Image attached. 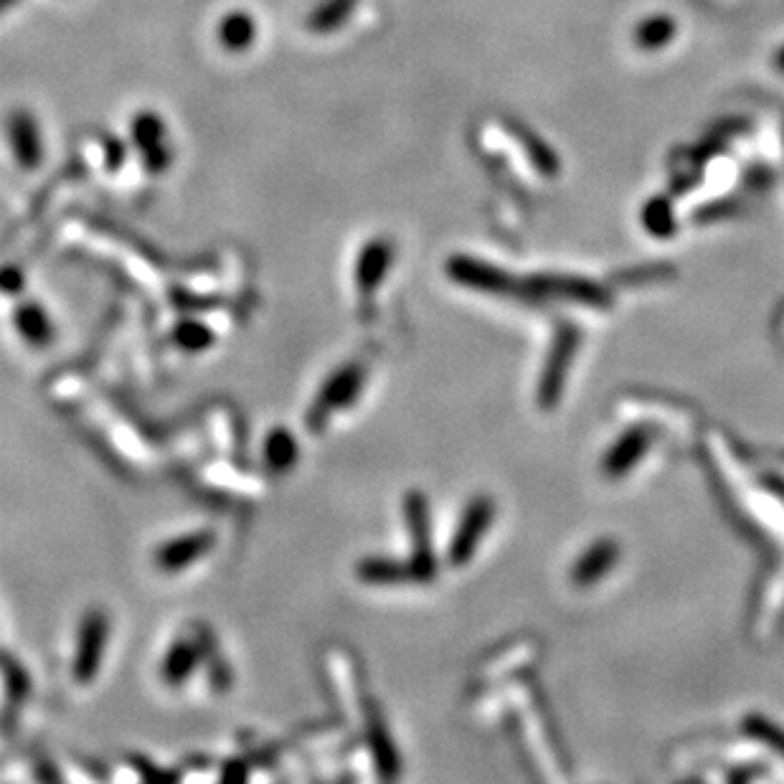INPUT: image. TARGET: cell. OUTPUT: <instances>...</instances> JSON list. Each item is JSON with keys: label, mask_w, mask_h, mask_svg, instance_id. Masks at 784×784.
<instances>
[{"label": "cell", "mask_w": 784, "mask_h": 784, "mask_svg": "<svg viewBox=\"0 0 784 784\" xmlns=\"http://www.w3.org/2000/svg\"><path fill=\"white\" fill-rule=\"evenodd\" d=\"M107 640H110V620H107L105 612L92 609L84 615L82 627H79L77 655H74V678L79 683H89L102 668Z\"/></svg>", "instance_id": "cell-1"}, {"label": "cell", "mask_w": 784, "mask_h": 784, "mask_svg": "<svg viewBox=\"0 0 784 784\" xmlns=\"http://www.w3.org/2000/svg\"><path fill=\"white\" fill-rule=\"evenodd\" d=\"M361 386H363L361 366L351 363V366L346 368H338V371L328 379V384L323 386V391H320L313 412H310V424H313V427H320V422L325 424V419H328L330 414L351 406L353 399L358 396V391H361Z\"/></svg>", "instance_id": "cell-2"}, {"label": "cell", "mask_w": 784, "mask_h": 784, "mask_svg": "<svg viewBox=\"0 0 784 784\" xmlns=\"http://www.w3.org/2000/svg\"><path fill=\"white\" fill-rule=\"evenodd\" d=\"M406 518H409V531L414 538L412 554V574L417 579H432L434 574V554H432V533H429V508L427 498L412 493L406 498Z\"/></svg>", "instance_id": "cell-3"}, {"label": "cell", "mask_w": 784, "mask_h": 784, "mask_svg": "<svg viewBox=\"0 0 784 784\" xmlns=\"http://www.w3.org/2000/svg\"><path fill=\"white\" fill-rule=\"evenodd\" d=\"M495 516V505L490 498H475L470 503V508L465 510L462 516L460 528L455 531V538H452L450 546V559L452 564H465L477 549V541L483 536L485 531L490 528Z\"/></svg>", "instance_id": "cell-4"}, {"label": "cell", "mask_w": 784, "mask_h": 784, "mask_svg": "<svg viewBox=\"0 0 784 784\" xmlns=\"http://www.w3.org/2000/svg\"><path fill=\"white\" fill-rule=\"evenodd\" d=\"M216 536L211 531H196L188 536L173 538L165 546H160L155 554V564L163 571H181L186 566H191L193 561L209 554L214 549Z\"/></svg>", "instance_id": "cell-5"}, {"label": "cell", "mask_w": 784, "mask_h": 784, "mask_svg": "<svg viewBox=\"0 0 784 784\" xmlns=\"http://www.w3.org/2000/svg\"><path fill=\"white\" fill-rule=\"evenodd\" d=\"M8 138L23 168H36L41 163V135L39 127L28 112H16L8 122Z\"/></svg>", "instance_id": "cell-6"}, {"label": "cell", "mask_w": 784, "mask_h": 784, "mask_svg": "<svg viewBox=\"0 0 784 784\" xmlns=\"http://www.w3.org/2000/svg\"><path fill=\"white\" fill-rule=\"evenodd\" d=\"M394 259V249L389 242H371L361 252L356 262V285L361 292H373L381 285Z\"/></svg>", "instance_id": "cell-7"}, {"label": "cell", "mask_w": 784, "mask_h": 784, "mask_svg": "<svg viewBox=\"0 0 784 784\" xmlns=\"http://www.w3.org/2000/svg\"><path fill=\"white\" fill-rule=\"evenodd\" d=\"M576 348V333L574 330H566V333L559 335L556 340L554 353H551V361L546 363V371H543V381H541V404H554L556 396L561 391V381H564V373L569 368L571 353Z\"/></svg>", "instance_id": "cell-8"}, {"label": "cell", "mask_w": 784, "mask_h": 784, "mask_svg": "<svg viewBox=\"0 0 784 784\" xmlns=\"http://www.w3.org/2000/svg\"><path fill=\"white\" fill-rule=\"evenodd\" d=\"M132 135H135L138 148L145 150V163L150 170H163L168 165L170 153L163 143V122L158 117H153L150 112L140 115L132 122Z\"/></svg>", "instance_id": "cell-9"}, {"label": "cell", "mask_w": 784, "mask_h": 784, "mask_svg": "<svg viewBox=\"0 0 784 784\" xmlns=\"http://www.w3.org/2000/svg\"><path fill=\"white\" fill-rule=\"evenodd\" d=\"M201 660V645L196 640H178L170 647L163 663V678L168 686H181Z\"/></svg>", "instance_id": "cell-10"}, {"label": "cell", "mask_w": 784, "mask_h": 784, "mask_svg": "<svg viewBox=\"0 0 784 784\" xmlns=\"http://www.w3.org/2000/svg\"><path fill=\"white\" fill-rule=\"evenodd\" d=\"M617 561V546L612 541H599L597 546L587 551V554L579 559L574 569V582L576 584H594L599 576L607 574Z\"/></svg>", "instance_id": "cell-11"}, {"label": "cell", "mask_w": 784, "mask_h": 784, "mask_svg": "<svg viewBox=\"0 0 784 784\" xmlns=\"http://www.w3.org/2000/svg\"><path fill=\"white\" fill-rule=\"evenodd\" d=\"M13 323H16V330L28 340V343H31V346H49L51 338H54V328H51L44 308L33 305V302L21 305V308L16 310Z\"/></svg>", "instance_id": "cell-12"}, {"label": "cell", "mask_w": 784, "mask_h": 784, "mask_svg": "<svg viewBox=\"0 0 784 784\" xmlns=\"http://www.w3.org/2000/svg\"><path fill=\"white\" fill-rule=\"evenodd\" d=\"M647 447H650V439H647V434L642 432V429L625 434L615 445V450L609 452L607 462H604V470H607L609 475H622V472H627L640 460Z\"/></svg>", "instance_id": "cell-13"}, {"label": "cell", "mask_w": 784, "mask_h": 784, "mask_svg": "<svg viewBox=\"0 0 784 784\" xmlns=\"http://www.w3.org/2000/svg\"><path fill=\"white\" fill-rule=\"evenodd\" d=\"M297 455H300V447L287 429L269 432L267 442H264V462H267L269 470L287 472L290 467H295Z\"/></svg>", "instance_id": "cell-14"}, {"label": "cell", "mask_w": 784, "mask_h": 784, "mask_svg": "<svg viewBox=\"0 0 784 784\" xmlns=\"http://www.w3.org/2000/svg\"><path fill=\"white\" fill-rule=\"evenodd\" d=\"M254 36H257V26H254V21L247 13L234 11L219 23V41L229 51L247 49L254 41Z\"/></svg>", "instance_id": "cell-15"}, {"label": "cell", "mask_w": 784, "mask_h": 784, "mask_svg": "<svg viewBox=\"0 0 784 784\" xmlns=\"http://www.w3.org/2000/svg\"><path fill=\"white\" fill-rule=\"evenodd\" d=\"M358 576L366 579L368 584H401L406 576L412 574V566L396 564V561L384 559H368L358 564Z\"/></svg>", "instance_id": "cell-16"}, {"label": "cell", "mask_w": 784, "mask_h": 784, "mask_svg": "<svg viewBox=\"0 0 784 784\" xmlns=\"http://www.w3.org/2000/svg\"><path fill=\"white\" fill-rule=\"evenodd\" d=\"M371 746H373V757H376V762H379L381 774H386V777H394L396 774V752H394V746H391V739H389V734H386L384 724L379 721V716H373L371 719Z\"/></svg>", "instance_id": "cell-17"}, {"label": "cell", "mask_w": 784, "mask_h": 784, "mask_svg": "<svg viewBox=\"0 0 784 784\" xmlns=\"http://www.w3.org/2000/svg\"><path fill=\"white\" fill-rule=\"evenodd\" d=\"M351 8L353 0H328V3H323V6L313 13L310 26H313L315 31H333V28H338L340 23L346 21Z\"/></svg>", "instance_id": "cell-18"}, {"label": "cell", "mask_w": 784, "mask_h": 784, "mask_svg": "<svg viewBox=\"0 0 784 784\" xmlns=\"http://www.w3.org/2000/svg\"><path fill=\"white\" fill-rule=\"evenodd\" d=\"M746 734H752L754 739L764 741L767 746H772L774 752H779L784 757V731L779 726H774L772 721L762 719V716H749L744 721Z\"/></svg>", "instance_id": "cell-19"}, {"label": "cell", "mask_w": 784, "mask_h": 784, "mask_svg": "<svg viewBox=\"0 0 784 784\" xmlns=\"http://www.w3.org/2000/svg\"><path fill=\"white\" fill-rule=\"evenodd\" d=\"M176 340L178 346H183L186 351H203V348H209L214 343V335H211L209 328H203L201 323H183L176 330Z\"/></svg>", "instance_id": "cell-20"}, {"label": "cell", "mask_w": 784, "mask_h": 784, "mask_svg": "<svg viewBox=\"0 0 784 784\" xmlns=\"http://www.w3.org/2000/svg\"><path fill=\"white\" fill-rule=\"evenodd\" d=\"M0 275L8 277V280H3V277H0V290H16V287L23 285L21 272H16V269H6V272H0Z\"/></svg>", "instance_id": "cell-21"}, {"label": "cell", "mask_w": 784, "mask_h": 784, "mask_svg": "<svg viewBox=\"0 0 784 784\" xmlns=\"http://www.w3.org/2000/svg\"><path fill=\"white\" fill-rule=\"evenodd\" d=\"M13 3H16V0H0V13L6 11L8 6H13Z\"/></svg>", "instance_id": "cell-22"}]
</instances>
